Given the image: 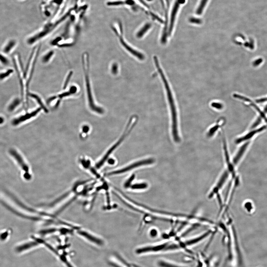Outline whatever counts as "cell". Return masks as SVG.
Wrapping results in <instances>:
<instances>
[{"label": "cell", "mask_w": 267, "mask_h": 267, "mask_svg": "<svg viewBox=\"0 0 267 267\" xmlns=\"http://www.w3.org/2000/svg\"><path fill=\"white\" fill-rule=\"evenodd\" d=\"M135 117V116H132V117H131L130 120H129L128 122V123L127 127H126L125 131H124V134H123L122 136H121V137L120 138L119 140H118V141L117 142V143H115L114 146H113L110 148V149H109L108 151V152L105 154V156L103 157L102 159L96 164V168H97V169H99V168L101 167L102 166V165L105 163L110 154L114 152V151L116 149V148L119 146V145L121 144L122 143L123 141L124 140V139L127 137V136L128 135L130 132H131V130H133L134 127L135 126L137 122L138 118L136 117L134 121L133 122V123H132Z\"/></svg>", "instance_id": "3957f363"}, {"label": "cell", "mask_w": 267, "mask_h": 267, "mask_svg": "<svg viewBox=\"0 0 267 267\" xmlns=\"http://www.w3.org/2000/svg\"><path fill=\"white\" fill-rule=\"evenodd\" d=\"M151 14H152V17H154V18L156 19L159 22H160L161 23H162L163 22V21H162V19H161L159 18V17H157V16L156 15H155V14H153V13H151Z\"/></svg>", "instance_id": "f35d334b"}, {"label": "cell", "mask_w": 267, "mask_h": 267, "mask_svg": "<svg viewBox=\"0 0 267 267\" xmlns=\"http://www.w3.org/2000/svg\"><path fill=\"white\" fill-rule=\"evenodd\" d=\"M266 126H264L260 128H259L252 131L249 132V133L247 134L244 136H242V137L236 139L235 141V143L237 144H239L241 143L242 142L250 140V139L253 137V136H254L256 134H257L263 131V130H266Z\"/></svg>", "instance_id": "9c48e42d"}, {"label": "cell", "mask_w": 267, "mask_h": 267, "mask_svg": "<svg viewBox=\"0 0 267 267\" xmlns=\"http://www.w3.org/2000/svg\"><path fill=\"white\" fill-rule=\"evenodd\" d=\"M207 0H202V1H201V4L200 5L199 7L197 10V13L198 14H201V12H202L203 9L204 8V6L206 5V2H207Z\"/></svg>", "instance_id": "83f0119b"}, {"label": "cell", "mask_w": 267, "mask_h": 267, "mask_svg": "<svg viewBox=\"0 0 267 267\" xmlns=\"http://www.w3.org/2000/svg\"><path fill=\"white\" fill-rule=\"evenodd\" d=\"M233 96L235 98L239 99L246 101L247 102H249L250 104V105L251 106L253 107V108L256 110V111H257L259 113L261 118H262V119H263L265 120V122L267 124V117H266V116L265 113H264L263 111H261L260 109L257 106L255 105L253 102H252L251 100H250L247 98H246V97L239 95L238 94H234Z\"/></svg>", "instance_id": "ba28073f"}, {"label": "cell", "mask_w": 267, "mask_h": 267, "mask_svg": "<svg viewBox=\"0 0 267 267\" xmlns=\"http://www.w3.org/2000/svg\"><path fill=\"white\" fill-rule=\"evenodd\" d=\"M117 72H118L117 65V64H114L113 65L112 67V72L114 74H115L117 73Z\"/></svg>", "instance_id": "d590c367"}, {"label": "cell", "mask_w": 267, "mask_h": 267, "mask_svg": "<svg viewBox=\"0 0 267 267\" xmlns=\"http://www.w3.org/2000/svg\"><path fill=\"white\" fill-rule=\"evenodd\" d=\"M78 233L81 235L86 238L90 241L96 244L97 245H102L103 244V242L101 239L97 238L87 233V232L83 231H79L78 232Z\"/></svg>", "instance_id": "5bb4252c"}, {"label": "cell", "mask_w": 267, "mask_h": 267, "mask_svg": "<svg viewBox=\"0 0 267 267\" xmlns=\"http://www.w3.org/2000/svg\"><path fill=\"white\" fill-rule=\"evenodd\" d=\"M157 232L156 230L155 229H153L150 232V236H152V237H155L157 235Z\"/></svg>", "instance_id": "8d00e7d4"}, {"label": "cell", "mask_w": 267, "mask_h": 267, "mask_svg": "<svg viewBox=\"0 0 267 267\" xmlns=\"http://www.w3.org/2000/svg\"><path fill=\"white\" fill-rule=\"evenodd\" d=\"M14 70L12 68L0 71V82H2L8 79L14 73Z\"/></svg>", "instance_id": "9a60e30c"}, {"label": "cell", "mask_w": 267, "mask_h": 267, "mask_svg": "<svg viewBox=\"0 0 267 267\" xmlns=\"http://www.w3.org/2000/svg\"><path fill=\"white\" fill-rule=\"evenodd\" d=\"M4 121V118H3L2 117H0V124H2L3 123Z\"/></svg>", "instance_id": "c3c4849f"}, {"label": "cell", "mask_w": 267, "mask_h": 267, "mask_svg": "<svg viewBox=\"0 0 267 267\" xmlns=\"http://www.w3.org/2000/svg\"><path fill=\"white\" fill-rule=\"evenodd\" d=\"M8 233L7 232H6L5 233L2 234L0 236V239L2 240H5V239L6 238L7 236H8Z\"/></svg>", "instance_id": "74e56055"}, {"label": "cell", "mask_w": 267, "mask_h": 267, "mask_svg": "<svg viewBox=\"0 0 267 267\" xmlns=\"http://www.w3.org/2000/svg\"><path fill=\"white\" fill-rule=\"evenodd\" d=\"M120 40L121 44H122L124 46V47L127 49L128 51L130 53H131V54L135 56L136 57L140 59V60H143V59H144V55L141 54V53H139V52L137 51H136V50L133 49L130 46H129L128 45H127V43H126V42L124 41V40H123V38L121 36L120 37Z\"/></svg>", "instance_id": "7c38bea8"}, {"label": "cell", "mask_w": 267, "mask_h": 267, "mask_svg": "<svg viewBox=\"0 0 267 267\" xmlns=\"http://www.w3.org/2000/svg\"><path fill=\"white\" fill-rule=\"evenodd\" d=\"M261 60H261V59H259V60L257 61L256 62H254V65H258V64H259L260 63H261Z\"/></svg>", "instance_id": "bcb514c9"}, {"label": "cell", "mask_w": 267, "mask_h": 267, "mask_svg": "<svg viewBox=\"0 0 267 267\" xmlns=\"http://www.w3.org/2000/svg\"><path fill=\"white\" fill-rule=\"evenodd\" d=\"M221 121V120H219V121H218L217 124H215V125L213 126V127H212L211 128L209 129L207 134V137H212L216 132L218 130V129L223 126V123L220 124Z\"/></svg>", "instance_id": "ac0fdd59"}, {"label": "cell", "mask_w": 267, "mask_h": 267, "mask_svg": "<svg viewBox=\"0 0 267 267\" xmlns=\"http://www.w3.org/2000/svg\"><path fill=\"white\" fill-rule=\"evenodd\" d=\"M264 112L266 114L267 113V105H266V106L265 107L264 109Z\"/></svg>", "instance_id": "7dc6e473"}, {"label": "cell", "mask_w": 267, "mask_h": 267, "mask_svg": "<svg viewBox=\"0 0 267 267\" xmlns=\"http://www.w3.org/2000/svg\"><path fill=\"white\" fill-rule=\"evenodd\" d=\"M154 162V159H146L138 161V162H134V163L123 168L122 169L119 170L113 171V172H109L107 174V175L108 176H110V175L122 174L128 172L135 168L142 166V165H151V164H153Z\"/></svg>", "instance_id": "277c9868"}, {"label": "cell", "mask_w": 267, "mask_h": 267, "mask_svg": "<svg viewBox=\"0 0 267 267\" xmlns=\"http://www.w3.org/2000/svg\"><path fill=\"white\" fill-rule=\"evenodd\" d=\"M158 265L160 267H186L177 264L167 262L165 261H160L158 262Z\"/></svg>", "instance_id": "44dd1931"}, {"label": "cell", "mask_w": 267, "mask_h": 267, "mask_svg": "<svg viewBox=\"0 0 267 267\" xmlns=\"http://www.w3.org/2000/svg\"><path fill=\"white\" fill-rule=\"evenodd\" d=\"M191 21L192 22L198 23V24L200 23V21H199V20L195 19H191Z\"/></svg>", "instance_id": "f6af8a7d"}, {"label": "cell", "mask_w": 267, "mask_h": 267, "mask_svg": "<svg viewBox=\"0 0 267 267\" xmlns=\"http://www.w3.org/2000/svg\"><path fill=\"white\" fill-rule=\"evenodd\" d=\"M249 144L250 142H246V143L242 145V146H241L237 153L236 154V156L233 158V163L234 165H236L238 163L239 161H240V159H241L242 157L243 156L244 154L246 152Z\"/></svg>", "instance_id": "8fae6325"}, {"label": "cell", "mask_w": 267, "mask_h": 267, "mask_svg": "<svg viewBox=\"0 0 267 267\" xmlns=\"http://www.w3.org/2000/svg\"><path fill=\"white\" fill-rule=\"evenodd\" d=\"M178 3H176L175 4V7H174L173 10H172V17H171V22L170 25V27L169 30V34L170 35L173 28L174 22H175V15L178 11Z\"/></svg>", "instance_id": "d6986e66"}, {"label": "cell", "mask_w": 267, "mask_h": 267, "mask_svg": "<svg viewBox=\"0 0 267 267\" xmlns=\"http://www.w3.org/2000/svg\"><path fill=\"white\" fill-rule=\"evenodd\" d=\"M262 118H261V117H259L256 120L254 123H253V124L252 126L251 127V129H254L255 128L257 127L258 126H259L260 123H261V121H262Z\"/></svg>", "instance_id": "1f68e13d"}, {"label": "cell", "mask_w": 267, "mask_h": 267, "mask_svg": "<svg viewBox=\"0 0 267 267\" xmlns=\"http://www.w3.org/2000/svg\"><path fill=\"white\" fill-rule=\"evenodd\" d=\"M55 231V229H51V230H48L46 231L44 230V231L41 232V233L43 234H46L48 233H52V232H54Z\"/></svg>", "instance_id": "7bdbcfd3"}, {"label": "cell", "mask_w": 267, "mask_h": 267, "mask_svg": "<svg viewBox=\"0 0 267 267\" xmlns=\"http://www.w3.org/2000/svg\"><path fill=\"white\" fill-rule=\"evenodd\" d=\"M223 145H224L223 146H224V154L225 156L226 161V162H227L228 167L229 170H230V172H232L233 175H235L234 168L233 165L230 162V158H229V153L228 152L227 144H226L225 139L224 136H223Z\"/></svg>", "instance_id": "4fadbf2b"}, {"label": "cell", "mask_w": 267, "mask_h": 267, "mask_svg": "<svg viewBox=\"0 0 267 267\" xmlns=\"http://www.w3.org/2000/svg\"><path fill=\"white\" fill-rule=\"evenodd\" d=\"M126 3H127V4L129 5H133L134 4V1H133V0H127V1H126Z\"/></svg>", "instance_id": "ee69618b"}, {"label": "cell", "mask_w": 267, "mask_h": 267, "mask_svg": "<svg viewBox=\"0 0 267 267\" xmlns=\"http://www.w3.org/2000/svg\"><path fill=\"white\" fill-rule=\"evenodd\" d=\"M10 64L11 61L8 57V56L2 52L0 53V64L4 66L8 67L9 66Z\"/></svg>", "instance_id": "ffe728a7"}, {"label": "cell", "mask_w": 267, "mask_h": 267, "mask_svg": "<svg viewBox=\"0 0 267 267\" xmlns=\"http://www.w3.org/2000/svg\"><path fill=\"white\" fill-rule=\"evenodd\" d=\"M115 160L114 159H112V158L109 159L108 161V163L110 165H114L115 163Z\"/></svg>", "instance_id": "b9f144b4"}, {"label": "cell", "mask_w": 267, "mask_h": 267, "mask_svg": "<svg viewBox=\"0 0 267 267\" xmlns=\"http://www.w3.org/2000/svg\"><path fill=\"white\" fill-rule=\"evenodd\" d=\"M61 259L62 260V261L66 264V265L67 267H74L71 265L70 263L68 262V261L67 260L66 258H65L64 256H61Z\"/></svg>", "instance_id": "836d02e7"}, {"label": "cell", "mask_w": 267, "mask_h": 267, "mask_svg": "<svg viewBox=\"0 0 267 267\" xmlns=\"http://www.w3.org/2000/svg\"><path fill=\"white\" fill-rule=\"evenodd\" d=\"M148 1H151L152 0H147Z\"/></svg>", "instance_id": "681fc988"}, {"label": "cell", "mask_w": 267, "mask_h": 267, "mask_svg": "<svg viewBox=\"0 0 267 267\" xmlns=\"http://www.w3.org/2000/svg\"><path fill=\"white\" fill-rule=\"evenodd\" d=\"M267 101V98L260 99L256 100V102L258 103H262Z\"/></svg>", "instance_id": "60d3db41"}, {"label": "cell", "mask_w": 267, "mask_h": 267, "mask_svg": "<svg viewBox=\"0 0 267 267\" xmlns=\"http://www.w3.org/2000/svg\"><path fill=\"white\" fill-rule=\"evenodd\" d=\"M28 97H31V98H33L37 100V102L39 104V105H40V107H41L42 109L44 110L45 112L46 113H48V110L46 108V107H45V106L43 105V102L41 101V99H40V97H39L37 95H36L35 94L29 92L28 94Z\"/></svg>", "instance_id": "7402d4cb"}, {"label": "cell", "mask_w": 267, "mask_h": 267, "mask_svg": "<svg viewBox=\"0 0 267 267\" xmlns=\"http://www.w3.org/2000/svg\"><path fill=\"white\" fill-rule=\"evenodd\" d=\"M40 110H41V108H38L31 113H27L24 115H22L20 117L14 118L12 121V124L14 126H18L21 123L35 117L38 114V113L40 112Z\"/></svg>", "instance_id": "8992f818"}, {"label": "cell", "mask_w": 267, "mask_h": 267, "mask_svg": "<svg viewBox=\"0 0 267 267\" xmlns=\"http://www.w3.org/2000/svg\"><path fill=\"white\" fill-rule=\"evenodd\" d=\"M76 91L77 88L76 87L72 86L70 88V90H69V91L63 93L59 95L58 96H56V98H62L63 97L69 96L72 95V94L75 93L76 92Z\"/></svg>", "instance_id": "603a6c76"}, {"label": "cell", "mask_w": 267, "mask_h": 267, "mask_svg": "<svg viewBox=\"0 0 267 267\" xmlns=\"http://www.w3.org/2000/svg\"><path fill=\"white\" fill-rule=\"evenodd\" d=\"M21 100L19 98H15L12 100L8 105V109L9 111H14L21 102Z\"/></svg>", "instance_id": "e0dca14e"}, {"label": "cell", "mask_w": 267, "mask_h": 267, "mask_svg": "<svg viewBox=\"0 0 267 267\" xmlns=\"http://www.w3.org/2000/svg\"><path fill=\"white\" fill-rule=\"evenodd\" d=\"M161 76L165 84V87L167 91V95L168 101L169 103L171 110V114L172 116V134L174 140L176 143H179L180 141V138L178 135V118H177V113L176 107H175V102H174L173 97L170 88L168 84L167 81L165 78L163 73L161 74Z\"/></svg>", "instance_id": "7a4b0ae2"}, {"label": "cell", "mask_w": 267, "mask_h": 267, "mask_svg": "<svg viewBox=\"0 0 267 267\" xmlns=\"http://www.w3.org/2000/svg\"><path fill=\"white\" fill-rule=\"evenodd\" d=\"M43 243H44V244L46 245V246L47 247V248H48L50 250H51L52 252H53V253H54L57 255H59L57 251H56L54 248H53V247L49 245L48 244L45 243V242H43Z\"/></svg>", "instance_id": "e575fe53"}, {"label": "cell", "mask_w": 267, "mask_h": 267, "mask_svg": "<svg viewBox=\"0 0 267 267\" xmlns=\"http://www.w3.org/2000/svg\"><path fill=\"white\" fill-rule=\"evenodd\" d=\"M89 56L88 53H84L82 56L83 66L84 67V72L86 87L87 94L89 102L90 107L92 111L95 112L100 114H103L104 111L102 108L97 106L94 104L93 99L92 95V90H91L90 82L89 75Z\"/></svg>", "instance_id": "6da1fadb"}, {"label": "cell", "mask_w": 267, "mask_h": 267, "mask_svg": "<svg viewBox=\"0 0 267 267\" xmlns=\"http://www.w3.org/2000/svg\"><path fill=\"white\" fill-rule=\"evenodd\" d=\"M151 27V24H147L145 25L144 27L138 32L137 35V37L141 38L143 37L144 35L150 28Z\"/></svg>", "instance_id": "cb8c5ba5"}, {"label": "cell", "mask_w": 267, "mask_h": 267, "mask_svg": "<svg viewBox=\"0 0 267 267\" xmlns=\"http://www.w3.org/2000/svg\"><path fill=\"white\" fill-rule=\"evenodd\" d=\"M9 153L14 158L20 166L22 168L26 173L25 174L24 177L27 179H30V175L29 174V167L28 166L26 165L24 159H23L22 157L20 154L17 152V151L14 149H11L10 150Z\"/></svg>", "instance_id": "5b68a950"}, {"label": "cell", "mask_w": 267, "mask_h": 267, "mask_svg": "<svg viewBox=\"0 0 267 267\" xmlns=\"http://www.w3.org/2000/svg\"><path fill=\"white\" fill-rule=\"evenodd\" d=\"M124 4H127L126 2H123V1H114V2H110L107 3V5L109 6H118L121 5H123Z\"/></svg>", "instance_id": "f546056e"}, {"label": "cell", "mask_w": 267, "mask_h": 267, "mask_svg": "<svg viewBox=\"0 0 267 267\" xmlns=\"http://www.w3.org/2000/svg\"><path fill=\"white\" fill-rule=\"evenodd\" d=\"M167 2H168V0H167Z\"/></svg>", "instance_id": "f907efd6"}, {"label": "cell", "mask_w": 267, "mask_h": 267, "mask_svg": "<svg viewBox=\"0 0 267 267\" xmlns=\"http://www.w3.org/2000/svg\"><path fill=\"white\" fill-rule=\"evenodd\" d=\"M37 245L38 243L36 242H29V243L25 244H23L18 247L16 248V251L18 252H22L32 248L33 247L37 246Z\"/></svg>", "instance_id": "2e32d148"}, {"label": "cell", "mask_w": 267, "mask_h": 267, "mask_svg": "<svg viewBox=\"0 0 267 267\" xmlns=\"http://www.w3.org/2000/svg\"><path fill=\"white\" fill-rule=\"evenodd\" d=\"M89 130V127L88 126H84L82 128V131L84 133H88Z\"/></svg>", "instance_id": "ab89813d"}, {"label": "cell", "mask_w": 267, "mask_h": 267, "mask_svg": "<svg viewBox=\"0 0 267 267\" xmlns=\"http://www.w3.org/2000/svg\"><path fill=\"white\" fill-rule=\"evenodd\" d=\"M53 54H54V52L53 51H51L49 52L48 53L43 56V62H44V63H47L50 60Z\"/></svg>", "instance_id": "4316f807"}, {"label": "cell", "mask_w": 267, "mask_h": 267, "mask_svg": "<svg viewBox=\"0 0 267 267\" xmlns=\"http://www.w3.org/2000/svg\"><path fill=\"white\" fill-rule=\"evenodd\" d=\"M72 72L71 71L69 73V74L67 76V78L66 79V80L65 81V82H64V88H66V87L67 86L68 83L69 82V81H70V79L71 78V76H72Z\"/></svg>", "instance_id": "d6a6232c"}, {"label": "cell", "mask_w": 267, "mask_h": 267, "mask_svg": "<svg viewBox=\"0 0 267 267\" xmlns=\"http://www.w3.org/2000/svg\"><path fill=\"white\" fill-rule=\"evenodd\" d=\"M131 188L133 189H143L147 188V184L143 183L136 184L132 185Z\"/></svg>", "instance_id": "484cf974"}, {"label": "cell", "mask_w": 267, "mask_h": 267, "mask_svg": "<svg viewBox=\"0 0 267 267\" xmlns=\"http://www.w3.org/2000/svg\"><path fill=\"white\" fill-rule=\"evenodd\" d=\"M18 44V42L15 39H10L7 40L2 48V52L7 56L11 54L15 49Z\"/></svg>", "instance_id": "52a82bcc"}, {"label": "cell", "mask_w": 267, "mask_h": 267, "mask_svg": "<svg viewBox=\"0 0 267 267\" xmlns=\"http://www.w3.org/2000/svg\"><path fill=\"white\" fill-rule=\"evenodd\" d=\"M167 245L166 244L162 245H159V246H149L146 247L142 248L136 250V253L137 254H142L146 253H148V252H157L159 251L163 250L164 249H165L166 248Z\"/></svg>", "instance_id": "30bf717a"}, {"label": "cell", "mask_w": 267, "mask_h": 267, "mask_svg": "<svg viewBox=\"0 0 267 267\" xmlns=\"http://www.w3.org/2000/svg\"><path fill=\"white\" fill-rule=\"evenodd\" d=\"M135 176V175H132L129 178L127 181H126L125 183L124 184L125 188H129V187L130 186L132 181H133L134 179Z\"/></svg>", "instance_id": "4dcf8cb0"}, {"label": "cell", "mask_w": 267, "mask_h": 267, "mask_svg": "<svg viewBox=\"0 0 267 267\" xmlns=\"http://www.w3.org/2000/svg\"><path fill=\"white\" fill-rule=\"evenodd\" d=\"M245 209L249 213H253L254 210L255 209L253 203L251 201H246L245 204Z\"/></svg>", "instance_id": "d4e9b609"}, {"label": "cell", "mask_w": 267, "mask_h": 267, "mask_svg": "<svg viewBox=\"0 0 267 267\" xmlns=\"http://www.w3.org/2000/svg\"><path fill=\"white\" fill-rule=\"evenodd\" d=\"M211 106L213 108L219 110L222 109L223 107L222 104L220 103L217 102H213L212 103Z\"/></svg>", "instance_id": "f1b7e54d"}]
</instances>
